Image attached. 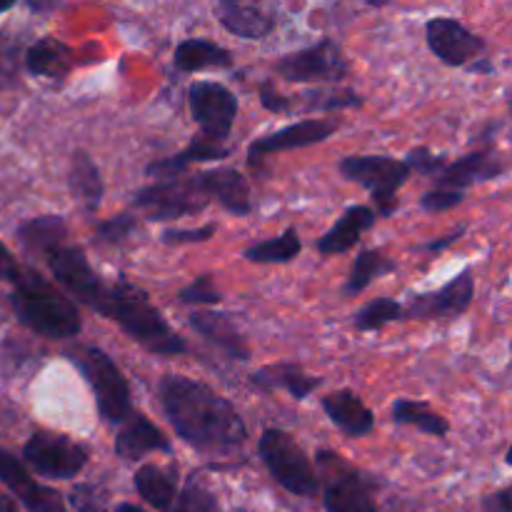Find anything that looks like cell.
<instances>
[{
    "mask_svg": "<svg viewBox=\"0 0 512 512\" xmlns=\"http://www.w3.org/2000/svg\"><path fill=\"white\" fill-rule=\"evenodd\" d=\"M178 300L185 305H218L223 300V293L215 288L213 275H198L193 283L178 290Z\"/></svg>",
    "mask_w": 512,
    "mask_h": 512,
    "instance_id": "38",
    "label": "cell"
},
{
    "mask_svg": "<svg viewBox=\"0 0 512 512\" xmlns=\"http://www.w3.org/2000/svg\"><path fill=\"white\" fill-rule=\"evenodd\" d=\"M300 250H303V243H300L298 230L288 228L280 235H275V238L245 248L243 258L258 265H283L298 258Z\"/></svg>",
    "mask_w": 512,
    "mask_h": 512,
    "instance_id": "33",
    "label": "cell"
},
{
    "mask_svg": "<svg viewBox=\"0 0 512 512\" xmlns=\"http://www.w3.org/2000/svg\"><path fill=\"white\" fill-rule=\"evenodd\" d=\"M215 15H218L220 25H223L228 33L245 40H263L268 38L275 28L273 18L265 15L263 10L255 8V5L235 3V0H220V3L215 5Z\"/></svg>",
    "mask_w": 512,
    "mask_h": 512,
    "instance_id": "26",
    "label": "cell"
},
{
    "mask_svg": "<svg viewBox=\"0 0 512 512\" xmlns=\"http://www.w3.org/2000/svg\"><path fill=\"white\" fill-rule=\"evenodd\" d=\"M505 165L493 150H475L463 158L448 163V168L435 178V188L448 190H468L475 183H488V180L503 175Z\"/></svg>",
    "mask_w": 512,
    "mask_h": 512,
    "instance_id": "21",
    "label": "cell"
},
{
    "mask_svg": "<svg viewBox=\"0 0 512 512\" xmlns=\"http://www.w3.org/2000/svg\"><path fill=\"white\" fill-rule=\"evenodd\" d=\"M20 270L23 268L18 265V260L13 258V253H10V250L3 245V240H0V280L13 285L15 280H18Z\"/></svg>",
    "mask_w": 512,
    "mask_h": 512,
    "instance_id": "45",
    "label": "cell"
},
{
    "mask_svg": "<svg viewBox=\"0 0 512 512\" xmlns=\"http://www.w3.org/2000/svg\"><path fill=\"white\" fill-rule=\"evenodd\" d=\"M30 360H33L30 358V350L15 338H5V343L0 345V373L5 378H13L15 373H20Z\"/></svg>",
    "mask_w": 512,
    "mask_h": 512,
    "instance_id": "41",
    "label": "cell"
},
{
    "mask_svg": "<svg viewBox=\"0 0 512 512\" xmlns=\"http://www.w3.org/2000/svg\"><path fill=\"white\" fill-rule=\"evenodd\" d=\"M400 320H405V305L393 298L370 300L353 315V325L363 333H375V330H383L385 325L400 323Z\"/></svg>",
    "mask_w": 512,
    "mask_h": 512,
    "instance_id": "35",
    "label": "cell"
},
{
    "mask_svg": "<svg viewBox=\"0 0 512 512\" xmlns=\"http://www.w3.org/2000/svg\"><path fill=\"white\" fill-rule=\"evenodd\" d=\"M475 298V280L470 270L455 275L435 293L415 295L405 305V320H450L463 315Z\"/></svg>",
    "mask_w": 512,
    "mask_h": 512,
    "instance_id": "14",
    "label": "cell"
},
{
    "mask_svg": "<svg viewBox=\"0 0 512 512\" xmlns=\"http://www.w3.org/2000/svg\"><path fill=\"white\" fill-rule=\"evenodd\" d=\"M323 410L335 428L343 430L348 438H365L373 433L375 415L353 390H335L323 398Z\"/></svg>",
    "mask_w": 512,
    "mask_h": 512,
    "instance_id": "24",
    "label": "cell"
},
{
    "mask_svg": "<svg viewBox=\"0 0 512 512\" xmlns=\"http://www.w3.org/2000/svg\"><path fill=\"white\" fill-rule=\"evenodd\" d=\"M215 235V225H203V228H168L160 233V243L163 245H195L205 243Z\"/></svg>",
    "mask_w": 512,
    "mask_h": 512,
    "instance_id": "43",
    "label": "cell"
},
{
    "mask_svg": "<svg viewBox=\"0 0 512 512\" xmlns=\"http://www.w3.org/2000/svg\"><path fill=\"white\" fill-rule=\"evenodd\" d=\"M25 68L33 78L63 80L73 68V53L65 43L55 38H40L25 53Z\"/></svg>",
    "mask_w": 512,
    "mask_h": 512,
    "instance_id": "29",
    "label": "cell"
},
{
    "mask_svg": "<svg viewBox=\"0 0 512 512\" xmlns=\"http://www.w3.org/2000/svg\"><path fill=\"white\" fill-rule=\"evenodd\" d=\"M273 68L288 83L338 85L348 75V60L335 40L323 38L310 48L283 55Z\"/></svg>",
    "mask_w": 512,
    "mask_h": 512,
    "instance_id": "11",
    "label": "cell"
},
{
    "mask_svg": "<svg viewBox=\"0 0 512 512\" xmlns=\"http://www.w3.org/2000/svg\"><path fill=\"white\" fill-rule=\"evenodd\" d=\"M138 233V218L133 213H120L113 215L108 220H100L95 225V245H108V248H115V245H123L125 240H130Z\"/></svg>",
    "mask_w": 512,
    "mask_h": 512,
    "instance_id": "36",
    "label": "cell"
},
{
    "mask_svg": "<svg viewBox=\"0 0 512 512\" xmlns=\"http://www.w3.org/2000/svg\"><path fill=\"white\" fill-rule=\"evenodd\" d=\"M135 490L140 498L155 510L170 512L175 500H178V470L175 468H160V465L145 463L135 470L133 475Z\"/></svg>",
    "mask_w": 512,
    "mask_h": 512,
    "instance_id": "27",
    "label": "cell"
},
{
    "mask_svg": "<svg viewBox=\"0 0 512 512\" xmlns=\"http://www.w3.org/2000/svg\"><path fill=\"white\" fill-rule=\"evenodd\" d=\"M18 243L28 250L30 255L48 258L58 248H63L68 238V225L58 215H40V218L25 220L18 228Z\"/></svg>",
    "mask_w": 512,
    "mask_h": 512,
    "instance_id": "28",
    "label": "cell"
},
{
    "mask_svg": "<svg viewBox=\"0 0 512 512\" xmlns=\"http://www.w3.org/2000/svg\"><path fill=\"white\" fill-rule=\"evenodd\" d=\"M505 463H508L510 468H512V445L508 448V453H505Z\"/></svg>",
    "mask_w": 512,
    "mask_h": 512,
    "instance_id": "51",
    "label": "cell"
},
{
    "mask_svg": "<svg viewBox=\"0 0 512 512\" xmlns=\"http://www.w3.org/2000/svg\"><path fill=\"white\" fill-rule=\"evenodd\" d=\"M508 108H510V113H512V95L508 98Z\"/></svg>",
    "mask_w": 512,
    "mask_h": 512,
    "instance_id": "53",
    "label": "cell"
},
{
    "mask_svg": "<svg viewBox=\"0 0 512 512\" xmlns=\"http://www.w3.org/2000/svg\"><path fill=\"white\" fill-rule=\"evenodd\" d=\"M190 328L198 335H203L208 343H213L215 348L223 350L228 358L233 360H248L250 348L248 340H245L243 330L235 325V320L228 313H220V310H195L188 315Z\"/></svg>",
    "mask_w": 512,
    "mask_h": 512,
    "instance_id": "20",
    "label": "cell"
},
{
    "mask_svg": "<svg viewBox=\"0 0 512 512\" xmlns=\"http://www.w3.org/2000/svg\"><path fill=\"white\" fill-rule=\"evenodd\" d=\"M163 415L185 445L205 455L235 453L248 440V428L228 398L185 375H163L158 380Z\"/></svg>",
    "mask_w": 512,
    "mask_h": 512,
    "instance_id": "1",
    "label": "cell"
},
{
    "mask_svg": "<svg viewBox=\"0 0 512 512\" xmlns=\"http://www.w3.org/2000/svg\"><path fill=\"white\" fill-rule=\"evenodd\" d=\"M0 512H18V510H15L13 500H8V498H5L3 493H0Z\"/></svg>",
    "mask_w": 512,
    "mask_h": 512,
    "instance_id": "49",
    "label": "cell"
},
{
    "mask_svg": "<svg viewBox=\"0 0 512 512\" xmlns=\"http://www.w3.org/2000/svg\"><path fill=\"white\" fill-rule=\"evenodd\" d=\"M188 103L193 120L200 125V135L223 143L238 118V98L233 90L213 80H198L190 85Z\"/></svg>",
    "mask_w": 512,
    "mask_h": 512,
    "instance_id": "12",
    "label": "cell"
},
{
    "mask_svg": "<svg viewBox=\"0 0 512 512\" xmlns=\"http://www.w3.org/2000/svg\"><path fill=\"white\" fill-rule=\"evenodd\" d=\"M250 383L263 393H288L293 400H305L320 388L323 380L305 373L303 365L295 360H280V363H270L255 370L250 375Z\"/></svg>",
    "mask_w": 512,
    "mask_h": 512,
    "instance_id": "19",
    "label": "cell"
},
{
    "mask_svg": "<svg viewBox=\"0 0 512 512\" xmlns=\"http://www.w3.org/2000/svg\"><path fill=\"white\" fill-rule=\"evenodd\" d=\"M173 63L180 73H198L208 68H230L233 53L208 38H188L175 48Z\"/></svg>",
    "mask_w": 512,
    "mask_h": 512,
    "instance_id": "30",
    "label": "cell"
},
{
    "mask_svg": "<svg viewBox=\"0 0 512 512\" xmlns=\"http://www.w3.org/2000/svg\"><path fill=\"white\" fill-rule=\"evenodd\" d=\"M113 305L110 318L133 343L153 355H183L188 353L185 340L175 333L158 308L150 303L148 293L130 280L118 278L113 285Z\"/></svg>",
    "mask_w": 512,
    "mask_h": 512,
    "instance_id": "3",
    "label": "cell"
},
{
    "mask_svg": "<svg viewBox=\"0 0 512 512\" xmlns=\"http://www.w3.org/2000/svg\"><path fill=\"white\" fill-rule=\"evenodd\" d=\"M170 450H173V445L165 438L163 430L138 410L115 433V455L128 460V463L143 460L150 453H170Z\"/></svg>",
    "mask_w": 512,
    "mask_h": 512,
    "instance_id": "18",
    "label": "cell"
},
{
    "mask_svg": "<svg viewBox=\"0 0 512 512\" xmlns=\"http://www.w3.org/2000/svg\"><path fill=\"white\" fill-rule=\"evenodd\" d=\"M10 8H13V3H3V5H0V13H8Z\"/></svg>",
    "mask_w": 512,
    "mask_h": 512,
    "instance_id": "52",
    "label": "cell"
},
{
    "mask_svg": "<svg viewBox=\"0 0 512 512\" xmlns=\"http://www.w3.org/2000/svg\"><path fill=\"white\" fill-rule=\"evenodd\" d=\"M483 508L488 512H512V488L498 490L483 500Z\"/></svg>",
    "mask_w": 512,
    "mask_h": 512,
    "instance_id": "46",
    "label": "cell"
},
{
    "mask_svg": "<svg viewBox=\"0 0 512 512\" xmlns=\"http://www.w3.org/2000/svg\"><path fill=\"white\" fill-rule=\"evenodd\" d=\"M10 308L25 328L50 340H70L83 328L78 305L35 268L20 270L10 290Z\"/></svg>",
    "mask_w": 512,
    "mask_h": 512,
    "instance_id": "2",
    "label": "cell"
},
{
    "mask_svg": "<svg viewBox=\"0 0 512 512\" xmlns=\"http://www.w3.org/2000/svg\"><path fill=\"white\" fill-rule=\"evenodd\" d=\"M50 273L58 280L60 288L78 300L80 305L90 308L93 313L110 318V305H113V288L103 283L98 273L93 270L90 260L85 258L83 248L78 245H63L55 253L45 258Z\"/></svg>",
    "mask_w": 512,
    "mask_h": 512,
    "instance_id": "7",
    "label": "cell"
},
{
    "mask_svg": "<svg viewBox=\"0 0 512 512\" xmlns=\"http://www.w3.org/2000/svg\"><path fill=\"white\" fill-rule=\"evenodd\" d=\"M338 123L335 120H323V118H310V120H298V123H290L285 128L275 130V133L263 135V138H255L248 148V163L258 165L263 163V158L273 153H285V150H298V148H310V145H318L323 140H328L330 135H335Z\"/></svg>",
    "mask_w": 512,
    "mask_h": 512,
    "instance_id": "15",
    "label": "cell"
},
{
    "mask_svg": "<svg viewBox=\"0 0 512 512\" xmlns=\"http://www.w3.org/2000/svg\"><path fill=\"white\" fill-rule=\"evenodd\" d=\"M170 512H218V498L205 488V483H200L198 475H193L188 485L180 490Z\"/></svg>",
    "mask_w": 512,
    "mask_h": 512,
    "instance_id": "37",
    "label": "cell"
},
{
    "mask_svg": "<svg viewBox=\"0 0 512 512\" xmlns=\"http://www.w3.org/2000/svg\"><path fill=\"white\" fill-rule=\"evenodd\" d=\"M393 423L395 425H410V428H418L420 433L433 435V438H445L450 433V425L443 415H438L435 410H430L428 403H420V400H408L400 398L393 403Z\"/></svg>",
    "mask_w": 512,
    "mask_h": 512,
    "instance_id": "32",
    "label": "cell"
},
{
    "mask_svg": "<svg viewBox=\"0 0 512 512\" xmlns=\"http://www.w3.org/2000/svg\"><path fill=\"white\" fill-rule=\"evenodd\" d=\"M463 233H465V228H460V230H455V233H450V235H443V238H438V240H430V243H423V245H418V250L420 253H430V255H435V253H443L445 248H450V245L455 243V240H460L463 238Z\"/></svg>",
    "mask_w": 512,
    "mask_h": 512,
    "instance_id": "47",
    "label": "cell"
},
{
    "mask_svg": "<svg viewBox=\"0 0 512 512\" xmlns=\"http://www.w3.org/2000/svg\"><path fill=\"white\" fill-rule=\"evenodd\" d=\"M510 353H512V343H510Z\"/></svg>",
    "mask_w": 512,
    "mask_h": 512,
    "instance_id": "54",
    "label": "cell"
},
{
    "mask_svg": "<svg viewBox=\"0 0 512 512\" xmlns=\"http://www.w3.org/2000/svg\"><path fill=\"white\" fill-rule=\"evenodd\" d=\"M65 358L88 380L100 418L120 428L135 413L133 400H130V385L123 370L105 350L95 348V345H70L65 350Z\"/></svg>",
    "mask_w": 512,
    "mask_h": 512,
    "instance_id": "4",
    "label": "cell"
},
{
    "mask_svg": "<svg viewBox=\"0 0 512 512\" xmlns=\"http://www.w3.org/2000/svg\"><path fill=\"white\" fill-rule=\"evenodd\" d=\"M363 105V95L355 93L353 88H315L308 93L293 98V113L295 110H305V113H333V110L358 108Z\"/></svg>",
    "mask_w": 512,
    "mask_h": 512,
    "instance_id": "34",
    "label": "cell"
},
{
    "mask_svg": "<svg viewBox=\"0 0 512 512\" xmlns=\"http://www.w3.org/2000/svg\"><path fill=\"white\" fill-rule=\"evenodd\" d=\"M403 160H405V165L410 168V173L425 175V178H433V180L438 178L445 168H448V158H445V155L433 153V150L423 148V145L410 150Z\"/></svg>",
    "mask_w": 512,
    "mask_h": 512,
    "instance_id": "40",
    "label": "cell"
},
{
    "mask_svg": "<svg viewBox=\"0 0 512 512\" xmlns=\"http://www.w3.org/2000/svg\"><path fill=\"white\" fill-rule=\"evenodd\" d=\"M395 270H398V263L390 260L385 253H380V250H360L343 285V295L345 298H355L363 290H368L375 280L395 273Z\"/></svg>",
    "mask_w": 512,
    "mask_h": 512,
    "instance_id": "31",
    "label": "cell"
},
{
    "mask_svg": "<svg viewBox=\"0 0 512 512\" xmlns=\"http://www.w3.org/2000/svg\"><path fill=\"white\" fill-rule=\"evenodd\" d=\"M258 98L260 103H263V108L270 110V113H280V115L293 113V98L280 93L278 85H275L273 80H263V83L258 85Z\"/></svg>",
    "mask_w": 512,
    "mask_h": 512,
    "instance_id": "44",
    "label": "cell"
},
{
    "mask_svg": "<svg viewBox=\"0 0 512 512\" xmlns=\"http://www.w3.org/2000/svg\"><path fill=\"white\" fill-rule=\"evenodd\" d=\"M340 175L350 183L363 185L375 203L378 218H390L398 210V190L408 183L410 168L405 160L390 155H348L338 165Z\"/></svg>",
    "mask_w": 512,
    "mask_h": 512,
    "instance_id": "6",
    "label": "cell"
},
{
    "mask_svg": "<svg viewBox=\"0 0 512 512\" xmlns=\"http://www.w3.org/2000/svg\"><path fill=\"white\" fill-rule=\"evenodd\" d=\"M468 70H470V73H483V75H488V73H493V65H490L488 60H475L473 65H468Z\"/></svg>",
    "mask_w": 512,
    "mask_h": 512,
    "instance_id": "48",
    "label": "cell"
},
{
    "mask_svg": "<svg viewBox=\"0 0 512 512\" xmlns=\"http://www.w3.org/2000/svg\"><path fill=\"white\" fill-rule=\"evenodd\" d=\"M68 188L73 195L75 203L80 205L85 215L98 213L100 203H103L105 185L100 178V170L95 160L90 158L85 150H75L73 160H70V173H68Z\"/></svg>",
    "mask_w": 512,
    "mask_h": 512,
    "instance_id": "25",
    "label": "cell"
},
{
    "mask_svg": "<svg viewBox=\"0 0 512 512\" xmlns=\"http://www.w3.org/2000/svg\"><path fill=\"white\" fill-rule=\"evenodd\" d=\"M228 155H230V148H225V145L218 143V140H210L198 133L193 140H190L185 150H180V153L175 155H168V158L153 160V163L145 168V175L153 178L155 183H160V180H175V178H183L185 170H188L193 163L225 160Z\"/></svg>",
    "mask_w": 512,
    "mask_h": 512,
    "instance_id": "23",
    "label": "cell"
},
{
    "mask_svg": "<svg viewBox=\"0 0 512 512\" xmlns=\"http://www.w3.org/2000/svg\"><path fill=\"white\" fill-rule=\"evenodd\" d=\"M115 512H145L143 508H138V505H130V503H120Z\"/></svg>",
    "mask_w": 512,
    "mask_h": 512,
    "instance_id": "50",
    "label": "cell"
},
{
    "mask_svg": "<svg viewBox=\"0 0 512 512\" xmlns=\"http://www.w3.org/2000/svg\"><path fill=\"white\" fill-rule=\"evenodd\" d=\"M465 200L463 190H448V188H433L420 198V208L425 213H445V210L458 208Z\"/></svg>",
    "mask_w": 512,
    "mask_h": 512,
    "instance_id": "42",
    "label": "cell"
},
{
    "mask_svg": "<svg viewBox=\"0 0 512 512\" xmlns=\"http://www.w3.org/2000/svg\"><path fill=\"white\" fill-rule=\"evenodd\" d=\"M70 505L78 512H105L108 510V490L98 483H78L70 490Z\"/></svg>",
    "mask_w": 512,
    "mask_h": 512,
    "instance_id": "39",
    "label": "cell"
},
{
    "mask_svg": "<svg viewBox=\"0 0 512 512\" xmlns=\"http://www.w3.org/2000/svg\"><path fill=\"white\" fill-rule=\"evenodd\" d=\"M200 190L208 195V200H215L220 208L228 210L230 215H243L253 213V195H250V183L240 170L220 165V168L203 170L195 175Z\"/></svg>",
    "mask_w": 512,
    "mask_h": 512,
    "instance_id": "17",
    "label": "cell"
},
{
    "mask_svg": "<svg viewBox=\"0 0 512 512\" xmlns=\"http://www.w3.org/2000/svg\"><path fill=\"white\" fill-rule=\"evenodd\" d=\"M258 455L280 488L300 498H318L320 478L315 465L293 435L280 428L263 430L258 440Z\"/></svg>",
    "mask_w": 512,
    "mask_h": 512,
    "instance_id": "5",
    "label": "cell"
},
{
    "mask_svg": "<svg viewBox=\"0 0 512 512\" xmlns=\"http://www.w3.org/2000/svg\"><path fill=\"white\" fill-rule=\"evenodd\" d=\"M318 478L323 483V503L328 512H380L373 485L355 465L333 450H318Z\"/></svg>",
    "mask_w": 512,
    "mask_h": 512,
    "instance_id": "8",
    "label": "cell"
},
{
    "mask_svg": "<svg viewBox=\"0 0 512 512\" xmlns=\"http://www.w3.org/2000/svg\"><path fill=\"white\" fill-rule=\"evenodd\" d=\"M375 223H378L375 208H368V205H350V208L340 215L338 223H335L323 238L315 240V250H318L323 258L348 253V250H353L355 245L360 243V238H363Z\"/></svg>",
    "mask_w": 512,
    "mask_h": 512,
    "instance_id": "22",
    "label": "cell"
},
{
    "mask_svg": "<svg viewBox=\"0 0 512 512\" xmlns=\"http://www.w3.org/2000/svg\"><path fill=\"white\" fill-rule=\"evenodd\" d=\"M0 483L20 500V505L28 512H65L63 495L33 480L23 460H18L5 448H0Z\"/></svg>",
    "mask_w": 512,
    "mask_h": 512,
    "instance_id": "16",
    "label": "cell"
},
{
    "mask_svg": "<svg viewBox=\"0 0 512 512\" xmlns=\"http://www.w3.org/2000/svg\"><path fill=\"white\" fill-rule=\"evenodd\" d=\"M425 38L428 48L438 55L450 68H465L473 65L480 53H485V40L465 28L458 18H430L425 23Z\"/></svg>",
    "mask_w": 512,
    "mask_h": 512,
    "instance_id": "13",
    "label": "cell"
},
{
    "mask_svg": "<svg viewBox=\"0 0 512 512\" xmlns=\"http://www.w3.org/2000/svg\"><path fill=\"white\" fill-rule=\"evenodd\" d=\"M23 460L43 478L73 480L88 465V450L68 435L38 430L23 445Z\"/></svg>",
    "mask_w": 512,
    "mask_h": 512,
    "instance_id": "10",
    "label": "cell"
},
{
    "mask_svg": "<svg viewBox=\"0 0 512 512\" xmlns=\"http://www.w3.org/2000/svg\"><path fill=\"white\" fill-rule=\"evenodd\" d=\"M208 205V195L200 190L195 175H183L175 180L145 185L133 195V208L143 210L145 218L153 223H170V220L198 215Z\"/></svg>",
    "mask_w": 512,
    "mask_h": 512,
    "instance_id": "9",
    "label": "cell"
}]
</instances>
